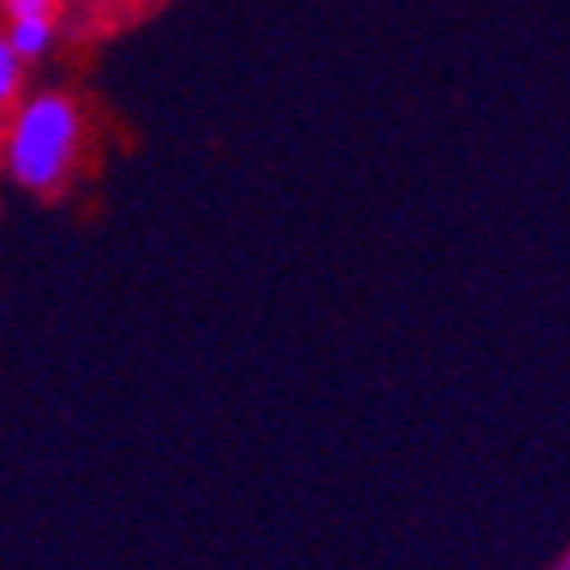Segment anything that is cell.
Returning a JSON list of instances; mask_svg holds the SVG:
<instances>
[{
  "instance_id": "1",
  "label": "cell",
  "mask_w": 570,
  "mask_h": 570,
  "mask_svg": "<svg viewBox=\"0 0 570 570\" xmlns=\"http://www.w3.org/2000/svg\"><path fill=\"white\" fill-rule=\"evenodd\" d=\"M82 151V110L65 91H37L28 97L6 137V174L23 193H56L78 165Z\"/></svg>"
},
{
  "instance_id": "2",
  "label": "cell",
  "mask_w": 570,
  "mask_h": 570,
  "mask_svg": "<svg viewBox=\"0 0 570 570\" xmlns=\"http://www.w3.org/2000/svg\"><path fill=\"white\" fill-rule=\"evenodd\" d=\"M10 51L23 60V65H37L51 56V46H56V14H37V19H10Z\"/></svg>"
},
{
  "instance_id": "3",
  "label": "cell",
  "mask_w": 570,
  "mask_h": 570,
  "mask_svg": "<svg viewBox=\"0 0 570 570\" xmlns=\"http://www.w3.org/2000/svg\"><path fill=\"white\" fill-rule=\"evenodd\" d=\"M23 60L10 51V41L0 37V106H10L19 97V87H23Z\"/></svg>"
},
{
  "instance_id": "4",
  "label": "cell",
  "mask_w": 570,
  "mask_h": 570,
  "mask_svg": "<svg viewBox=\"0 0 570 570\" xmlns=\"http://www.w3.org/2000/svg\"><path fill=\"white\" fill-rule=\"evenodd\" d=\"M6 14L10 19H37V14H56L51 0H6Z\"/></svg>"
},
{
  "instance_id": "5",
  "label": "cell",
  "mask_w": 570,
  "mask_h": 570,
  "mask_svg": "<svg viewBox=\"0 0 570 570\" xmlns=\"http://www.w3.org/2000/svg\"><path fill=\"white\" fill-rule=\"evenodd\" d=\"M51 6H60V0H51Z\"/></svg>"
}]
</instances>
